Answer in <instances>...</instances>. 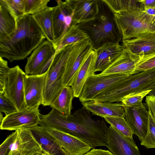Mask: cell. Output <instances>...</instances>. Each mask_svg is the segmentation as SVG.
I'll list each match as a JSON object with an SVG mask.
<instances>
[{
	"label": "cell",
	"mask_w": 155,
	"mask_h": 155,
	"mask_svg": "<svg viewBox=\"0 0 155 155\" xmlns=\"http://www.w3.org/2000/svg\"><path fill=\"white\" fill-rule=\"evenodd\" d=\"M38 108H26L5 116L0 123L2 130H16L29 129L39 125L40 118Z\"/></svg>",
	"instance_id": "cell-10"
},
{
	"label": "cell",
	"mask_w": 155,
	"mask_h": 155,
	"mask_svg": "<svg viewBox=\"0 0 155 155\" xmlns=\"http://www.w3.org/2000/svg\"><path fill=\"white\" fill-rule=\"evenodd\" d=\"M124 48L120 44L109 43L94 50L97 53L95 72L103 71L123 53Z\"/></svg>",
	"instance_id": "cell-21"
},
{
	"label": "cell",
	"mask_w": 155,
	"mask_h": 155,
	"mask_svg": "<svg viewBox=\"0 0 155 155\" xmlns=\"http://www.w3.org/2000/svg\"><path fill=\"white\" fill-rule=\"evenodd\" d=\"M19 17L5 0H0V42L10 38L16 32Z\"/></svg>",
	"instance_id": "cell-20"
},
{
	"label": "cell",
	"mask_w": 155,
	"mask_h": 155,
	"mask_svg": "<svg viewBox=\"0 0 155 155\" xmlns=\"http://www.w3.org/2000/svg\"><path fill=\"white\" fill-rule=\"evenodd\" d=\"M39 125L57 140L68 155H83L91 149L87 144L74 136L51 128L40 119Z\"/></svg>",
	"instance_id": "cell-14"
},
{
	"label": "cell",
	"mask_w": 155,
	"mask_h": 155,
	"mask_svg": "<svg viewBox=\"0 0 155 155\" xmlns=\"http://www.w3.org/2000/svg\"><path fill=\"white\" fill-rule=\"evenodd\" d=\"M43 155H48L46 153H44Z\"/></svg>",
	"instance_id": "cell-46"
},
{
	"label": "cell",
	"mask_w": 155,
	"mask_h": 155,
	"mask_svg": "<svg viewBox=\"0 0 155 155\" xmlns=\"http://www.w3.org/2000/svg\"><path fill=\"white\" fill-rule=\"evenodd\" d=\"M148 95H155V85L154 87L153 88L152 90L148 94Z\"/></svg>",
	"instance_id": "cell-43"
},
{
	"label": "cell",
	"mask_w": 155,
	"mask_h": 155,
	"mask_svg": "<svg viewBox=\"0 0 155 155\" xmlns=\"http://www.w3.org/2000/svg\"><path fill=\"white\" fill-rule=\"evenodd\" d=\"M41 154H42V153H41Z\"/></svg>",
	"instance_id": "cell-48"
},
{
	"label": "cell",
	"mask_w": 155,
	"mask_h": 155,
	"mask_svg": "<svg viewBox=\"0 0 155 155\" xmlns=\"http://www.w3.org/2000/svg\"><path fill=\"white\" fill-rule=\"evenodd\" d=\"M54 8V7H48L43 11L32 15L45 38L51 42L54 47L56 43L53 21Z\"/></svg>",
	"instance_id": "cell-26"
},
{
	"label": "cell",
	"mask_w": 155,
	"mask_h": 155,
	"mask_svg": "<svg viewBox=\"0 0 155 155\" xmlns=\"http://www.w3.org/2000/svg\"><path fill=\"white\" fill-rule=\"evenodd\" d=\"M113 13L131 11L144 10L140 0H102Z\"/></svg>",
	"instance_id": "cell-29"
},
{
	"label": "cell",
	"mask_w": 155,
	"mask_h": 155,
	"mask_svg": "<svg viewBox=\"0 0 155 155\" xmlns=\"http://www.w3.org/2000/svg\"><path fill=\"white\" fill-rule=\"evenodd\" d=\"M9 155H37L43 152L29 129L16 130Z\"/></svg>",
	"instance_id": "cell-16"
},
{
	"label": "cell",
	"mask_w": 155,
	"mask_h": 155,
	"mask_svg": "<svg viewBox=\"0 0 155 155\" xmlns=\"http://www.w3.org/2000/svg\"><path fill=\"white\" fill-rule=\"evenodd\" d=\"M113 15L122 40L155 32V26L152 23L154 16L148 15L144 10L121 12Z\"/></svg>",
	"instance_id": "cell-6"
},
{
	"label": "cell",
	"mask_w": 155,
	"mask_h": 155,
	"mask_svg": "<svg viewBox=\"0 0 155 155\" xmlns=\"http://www.w3.org/2000/svg\"><path fill=\"white\" fill-rule=\"evenodd\" d=\"M148 111L143 104L132 107H125L124 118L131 129L142 142L147 134Z\"/></svg>",
	"instance_id": "cell-15"
},
{
	"label": "cell",
	"mask_w": 155,
	"mask_h": 155,
	"mask_svg": "<svg viewBox=\"0 0 155 155\" xmlns=\"http://www.w3.org/2000/svg\"><path fill=\"white\" fill-rule=\"evenodd\" d=\"M105 120L121 134L130 139H133V133L124 117H105Z\"/></svg>",
	"instance_id": "cell-30"
},
{
	"label": "cell",
	"mask_w": 155,
	"mask_h": 155,
	"mask_svg": "<svg viewBox=\"0 0 155 155\" xmlns=\"http://www.w3.org/2000/svg\"><path fill=\"white\" fill-rule=\"evenodd\" d=\"M152 23L155 26V16L153 17Z\"/></svg>",
	"instance_id": "cell-45"
},
{
	"label": "cell",
	"mask_w": 155,
	"mask_h": 155,
	"mask_svg": "<svg viewBox=\"0 0 155 155\" xmlns=\"http://www.w3.org/2000/svg\"><path fill=\"white\" fill-rule=\"evenodd\" d=\"M147 134L141 145L147 149L155 148V117L149 110Z\"/></svg>",
	"instance_id": "cell-31"
},
{
	"label": "cell",
	"mask_w": 155,
	"mask_h": 155,
	"mask_svg": "<svg viewBox=\"0 0 155 155\" xmlns=\"http://www.w3.org/2000/svg\"><path fill=\"white\" fill-rule=\"evenodd\" d=\"M122 45L133 57L155 53V32L146 33L134 38L122 40Z\"/></svg>",
	"instance_id": "cell-17"
},
{
	"label": "cell",
	"mask_w": 155,
	"mask_h": 155,
	"mask_svg": "<svg viewBox=\"0 0 155 155\" xmlns=\"http://www.w3.org/2000/svg\"><path fill=\"white\" fill-rule=\"evenodd\" d=\"M83 155H114L109 150L93 148Z\"/></svg>",
	"instance_id": "cell-40"
},
{
	"label": "cell",
	"mask_w": 155,
	"mask_h": 155,
	"mask_svg": "<svg viewBox=\"0 0 155 155\" xmlns=\"http://www.w3.org/2000/svg\"><path fill=\"white\" fill-rule=\"evenodd\" d=\"M43 154H44V153H43L42 154H38V155H43Z\"/></svg>",
	"instance_id": "cell-47"
},
{
	"label": "cell",
	"mask_w": 155,
	"mask_h": 155,
	"mask_svg": "<svg viewBox=\"0 0 155 155\" xmlns=\"http://www.w3.org/2000/svg\"><path fill=\"white\" fill-rule=\"evenodd\" d=\"M93 49L88 39L77 43L66 65L63 78V86H71L75 75Z\"/></svg>",
	"instance_id": "cell-11"
},
{
	"label": "cell",
	"mask_w": 155,
	"mask_h": 155,
	"mask_svg": "<svg viewBox=\"0 0 155 155\" xmlns=\"http://www.w3.org/2000/svg\"><path fill=\"white\" fill-rule=\"evenodd\" d=\"M126 74L100 75L95 74L87 79L79 97L81 103L93 100L117 82L127 78Z\"/></svg>",
	"instance_id": "cell-8"
},
{
	"label": "cell",
	"mask_w": 155,
	"mask_h": 155,
	"mask_svg": "<svg viewBox=\"0 0 155 155\" xmlns=\"http://www.w3.org/2000/svg\"><path fill=\"white\" fill-rule=\"evenodd\" d=\"M73 11L72 25L86 22L94 19L99 11V0H67Z\"/></svg>",
	"instance_id": "cell-19"
},
{
	"label": "cell",
	"mask_w": 155,
	"mask_h": 155,
	"mask_svg": "<svg viewBox=\"0 0 155 155\" xmlns=\"http://www.w3.org/2000/svg\"><path fill=\"white\" fill-rule=\"evenodd\" d=\"M83 106L92 114L105 117H124L125 106L122 103L100 102L93 100L81 103Z\"/></svg>",
	"instance_id": "cell-23"
},
{
	"label": "cell",
	"mask_w": 155,
	"mask_h": 155,
	"mask_svg": "<svg viewBox=\"0 0 155 155\" xmlns=\"http://www.w3.org/2000/svg\"><path fill=\"white\" fill-rule=\"evenodd\" d=\"M152 90V89L142 91L135 94L129 95L123 98L121 102L126 107H132L143 104L144 98Z\"/></svg>",
	"instance_id": "cell-34"
},
{
	"label": "cell",
	"mask_w": 155,
	"mask_h": 155,
	"mask_svg": "<svg viewBox=\"0 0 155 155\" xmlns=\"http://www.w3.org/2000/svg\"><path fill=\"white\" fill-rule=\"evenodd\" d=\"M26 74L19 66L10 68L4 94L18 110L26 108L24 97V80Z\"/></svg>",
	"instance_id": "cell-9"
},
{
	"label": "cell",
	"mask_w": 155,
	"mask_h": 155,
	"mask_svg": "<svg viewBox=\"0 0 155 155\" xmlns=\"http://www.w3.org/2000/svg\"><path fill=\"white\" fill-rule=\"evenodd\" d=\"M18 17L24 15L25 0H5Z\"/></svg>",
	"instance_id": "cell-38"
},
{
	"label": "cell",
	"mask_w": 155,
	"mask_h": 155,
	"mask_svg": "<svg viewBox=\"0 0 155 155\" xmlns=\"http://www.w3.org/2000/svg\"><path fill=\"white\" fill-rule=\"evenodd\" d=\"M56 1L57 5L54 7L53 15L56 43L71 27L73 18V10L66 1Z\"/></svg>",
	"instance_id": "cell-18"
},
{
	"label": "cell",
	"mask_w": 155,
	"mask_h": 155,
	"mask_svg": "<svg viewBox=\"0 0 155 155\" xmlns=\"http://www.w3.org/2000/svg\"><path fill=\"white\" fill-rule=\"evenodd\" d=\"M43 153L48 155H68L57 140L38 125L29 129Z\"/></svg>",
	"instance_id": "cell-24"
},
{
	"label": "cell",
	"mask_w": 155,
	"mask_h": 155,
	"mask_svg": "<svg viewBox=\"0 0 155 155\" xmlns=\"http://www.w3.org/2000/svg\"><path fill=\"white\" fill-rule=\"evenodd\" d=\"M136 60L134 73L155 68V53L140 57Z\"/></svg>",
	"instance_id": "cell-33"
},
{
	"label": "cell",
	"mask_w": 155,
	"mask_h": 155,
	"mask_svg": "<svg viewBox=\"0 0 155 155\" xmlns=\"http://www.w3.org/2000/svg\"><path fill=\"white\" fill-rule=\"evenodd\" d=\"M87 35L93 49L109 43L120 44L122 40L114 18L113 13L101 10L93 19L77 25Z\"/></svg>",
	"instance_id": "cell-4"
},
{
	"label": "cell",
	"mask_w": 155,
	"mask_h": 155,
	"mask_svg": "<svg viewBox=\"0 0 155 155\" xmlns=\"http://www.w3.org/2000/svg\"><path fill=\"white\" fill-rule=\"evenodd\" d=\"M74 96L71 86H63L59 94L50 105L60 113L68 116L71 115L73 108L72 101Z\"/></svg>",
	"instance_id": "cell-27"
},
{
	"label": "cell",
	"mask_w": 155,
	"mask_h": 155,
	"mask_svg": "<svg viewBox=\"0 0 155 155\" xmlns=\"http://www.w3.org/2000/svg\"><path fill=\"white\" fill-rule=\"evenodd\" d=\"M146 103L148 108L155 117V95H148L146 97Z\"/></svg>",
	"instance_id": "cell-39"
},
{
	"label": "cell",
	"mask_w": 155,
	"mask_h": 155,
	"mask_svg": "<svg viewBox=\"0 0 155 155\" xmlns=\"http://www.w3.org/2000/svg\"><path fill=\"white\" fill-rule=\"evenodd\" d=\"M9 68L8 61L0 57V95L3 94L5 92Z\"/></svg>",
	"instance_id": "cell-35"
},
{
	"label": "cell",
	"mask_w": 155,
	"mask_h": 155,
	"mask_svg": "<svg viewBox=\"0 0 155 155\" xmlns=\"http://www.w3.org/2000/svg\"><path fill=\"white\" fill-rule=\"evenodd\" d=\"M46 71L38 75L26 74L24 80V97L26 108H39L43 102Z\"/></svg>",
	"instance_id": "cell-12"
},
{
	"label": "cell",
	"mask_w": 155,
	"mask_h": 155,
	"mask_svg": "<svg viewBox=\"0 0 155 155\" xmlns=\"http://www.w3.org/2000/svg\"><path fill=\"white\" fill-rule=\"evenodd\" d=\"M39 116L47 125L79 139L91 148L107 147L108 127L105 120L92 119L90 111L83 106L68 116L52 109L47 114L40 113Z\"/></svg>",
	"instance_id": "cell-1"
},
{
	"label": "cell",
	"mask_w": 155,
	"mask_h": 155,
	"mask_svg": "<svg viewBox=\"0 0 155 155\" xmlns=\"http://www.w3.org/2000/svg\"><path fill=\"white\" fill-rule=\"evenodd\" d=\"M56 50L50 42L44 40L27 58L25 71L28 75H38L46 71L55 54Z\"/></svg>",
	"instance_id": "cell-7"
},
{
	"label": "cell",
	"mask_w": 155,
	"mask_h": 155,
	"mask_svg": "<svg viewBox=\"0 0 155 155\" xmlns=\"http://www.w3.org/2000/svg\"><path fill=\"white\" fill-rule=\"evenodd\" d=\"M107 147L114 155H141L133 139L127 137L111 125L108 127Z\"/></svg>",
	"instance_id": "cell-13"
},
{
	"label": "cell",
	"mask_w": 155,
	"mask_h": 155,
	"mask_svg": "<svg viewBox=\"0 0 155 155\" xmlns=\"http://www.w3.org/2000/svg\"><path fill=\"white\" fill-rule=\"evenodd\" d=\"M97 53L93 49L75 75L72 82L74 97H79L88 78L95 73Z\"/></svg>",
	"instance_id": "cell-22"
},
{
	"label": "cell",
	"mask_w": 155,
	"mask_h": 155,
	"mask_svg": "<svg viewBox=\"0 0 155 155\" xmlns=\"http://www.w3.org/2000/svg\"><path fill=\"white\" fill-rule=\"evenodd\" d=\"M17 134L16 130L8 136L0 146V155H9L11 146L14 142Z\"/></svg>",
	"instance_id": "cell-37"
},
{
	"label": "cell",
	"mask_w": 155,
	"mask_h": 155,
	"mask_svg": "<svg viewBox=\"0 0 155 155\" xmlns=\"http://www.w3.org/2000/svg\"><path fill=\"white\" fill-rule=\"evenodd\" d=\"M77 44L66 46L55 53L46 71L43 106H50L59 94L63 86V78L68 60Z\"/></svg>",
	"instance_id": "cell-5"
},
{
	"label": "cell",
	"mask_w": 155,
	"mask_h": 155,
	"mask_svg": "<svg viewBox=\"0 0 155 155\" xmlns=\"http://www.w3.org/2000/svg\"><path fill=\"white\" fill-rule=\"evenodd\" d=\"M18 110L13 104L4 95H0V112L5 116Z\"/></svg>",
	"instance_id": "cell-36"
},
{
	"label": "cell",
	"mask_w": 155,
	"mask_h": 155,
	"mask_svg": "<svg viewBox=\"0 0 155 155\" xmlns=\"http://www.w3.org/2000/svg\"><path fill=\"white\" fill-rule=\"evenodd\" d=\"M144 11L149 15L153 16H155V8H148Z\"/></svg>",
	"instance_id": "cell-42"
},
{
	"label": "cell",
	"mask_w": 155,
	"mask_h": 155,
	"mask_svg": "<svg viewBox=\"0 0 155 155\" xmlns=\"http://www.w3.org/2000/svg\"><path fill=\"white\" fill-rule=\"evenodd\" d=\"M87 34L77 25H72L62 37L56 43L55 53L62 48L88 39Z\"/></svg>",
	"instance_id": "cell-28"
},
{
	"label": "cell",
	"mask_w": 155,
	"mask_h": 155,
	"mask_svg": "<svg viewBox=\"0 0 155 155\" xmlns=\"http://www.w3.org/2000/svg\"><path fill=\"white\" fill-rule=\"evenodd\" d=\"M50 0H25L24 15H33L47 8Z\"/></svg>",
	"instance_id": "cell-32"
},
{
	"label": "cell",
	"mask_w": 155,
	"mask_h": 155,
	"mask_svg": "<svg viewBox=\"0 0 155 155\" xmlns=\"http://www.w3.org/2000/svg\"><path fill=\"white\" fill-rule=\"evenodd\" d=\"M136 61V58L133 57L127 50L124 48L121 55L99 74L130 75L134 74Z\"/></svg>",
	"instance_id": "cell-25"
},
{
	"label": "cell",
	"mask_w": 155,
	"mask_h": 155,
	"mask_svg": "<svg viewBox=\"0 0 155 155\" xmlns=\"http://www.w3.org/2000/svg\"><path fill=\"white\" fill-rule=\"evenodd\" d=\"M140 0L143 5L144 10L150 8H155V0Z\"/></svg>",
	"instance_id": "cell-41"
},
{
	"label": "cell",
	"mask_w": 155,
	"mask_h": 155,
	"mask_svg": "<svg viewBox=\"0 0 155 155\" xmlns=\"http://www.w3.org/2000/svg\"><path fill=\"white\" fill-rule=\"evenodd\" d=\"M3 117L2 113L0 112V123L2 121Z\"/></svg>",
	"instance_id": "cell-44"
},
{
	"label": "cell",
	"mask_w": 155,
	"mask_h": 155,
	"mask_svg": "<svg viewBox=\"0 0 155 155\" xmlns=\"http://www.w3.org/2000/svg\"><path fill=\"white\" fill-rule=\"evenodd\" d=\"M45 38L32 15L19 17L16 32L8 40L0 42V57L10 62L25 59Z\"/></svg>",
	"instance_id": "cell-2"
},
{
	"label": "cell",
	"mask_w": 155,
	"mask_h": 155,
	"mask_svg": "<svg viewBox=\"0 0 155 155\" xmlns=\"http://www.w3.org/2000/svg\"><path fill=\"white\" fill-rule=\"evenodd\" d=\"M155 85V68L133 74L117 82L93 100L110 103L121 102L124 97L153 89Z\"/></svg>",
	"instance_id": "cell-3"
}]
</instances>
